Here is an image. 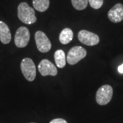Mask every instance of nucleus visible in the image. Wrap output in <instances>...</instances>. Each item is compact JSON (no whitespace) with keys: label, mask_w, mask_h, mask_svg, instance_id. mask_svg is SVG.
<instances>
[{"label":"nucleus","mask_w":123,"mask_h":123,"mask_svg":"<svg viewBox=\"0 0 123 123\" xmlns=\"http://www.w3.org/2000/svg\"><path fill=\"white\" fill-rule=\"evenodd\" d=\"M18 17L21 21L27 25L33 24L36 21L34 10L26 2H22L18 6Z\"/></svg>","instance_id":"nucleus-1"},{"label":"nucleus","mask_w":123,"mask_h":123,"mask_svg":"<svg viewBox=\"0 0 123 123\" xmlns=\"http://www.w3.org/2000/svg\"><path fill=\"white\" fill-rule=\"evenodd\" d=\"M21 69L25 78L29 81H33L36 76V65L30 58H24L21 63Z\"/></svg>","instance_id":"nucleus-2"},{"label":"nucleus","mask_w":123,"mask_h":123,"mask_svg":"<svg viewBox=\"0 0 123 123\" xmlns=\"http://www.w3.org/2000/svg\"><path fill=\"white\" fill-rule=\"evenodd\" d=\"M113 96V88L110 85H103L98 89L96 94V101L100 105L109 103Z\"/></svg>","instance_id":"nucleus-3"},{"label":"nucleus","mask_w":123,"mask_h":123,"mask_svg":"<svg viewBox=\"0 0 123 123\" xmlns=\"http://www.w3.org/2000/svg\"><path fill=\"white\" fill-rule=\"evenodd\" d=\"M87 55L86 50L80 46H75L67 54L66 61L70 65H75L80 60L84 59Z\"/></svg>","instance_id":"nucleus-4"},{"label":"nucleus","mask_w":123,"mask_h":123,"mask_svg":"<svg viewBox=\"0 0 123 123\" xmlns=\"http://www.w3.org/2000/svg\"><path fill=\"white\" fill-rule=\"evenodd\" d=\"M30 33L26 27H20L17 29L14 36V43L18 48H24L29 43Z\"/></svg>","instance_id":"nucleus-5"},{"label":"nucleus","mask_w":123,"mask_h":123,"mask_svg":"<svg viewBox=\"0 0 123 123\" xmlns=\"http://www.w3.org/2000/svg\"><path fill=\"white\" fill-rule=\"evenodd\" d=\"M35 41L37 49L41 53H47L51 50V41L43 31H37L36 32Z\"/></svg>","instance_id":"nucleus-6"},{"label":"nucleus","mask_w":123,"mask_h":123,"mask_svg":"<svg viewBox=\"0 0 123 123\" xmlns=\"http://www.w3.org/2000/svg\"><path fill=\"white\" fill-rule=\"evenodd\" d=\"M79 40L87 46H94L99 43V37L94 33L87 30H81L78 33Z\"/></svg>","instance_id":"nucleus-7"},{"label":"nucleus","mask_w":123,"mask_h":123,"mask_svg":"<svg viewBox=\"0 0 123 123\" xmlns=\"http://www.w3.org/2000/svg\"><path fill=\"white\" fill-rule=\"evenodd\" d=\"M38 68L41 75L44 77L47 75L55 76L57 74V68L51 62L47 59H44L40 62Z\"/></svg>","instance_id":"nucleus-8"},{"label":"nucleus","mask_w":123,"mask_h":123,"mask_svg":"<svg viewBox=\"0 0 123 123\" xmlns=\"http://www.w3.org/2000/svg\"><path fill=\"white\" fill-rule=\"evenodd\" d=\"M110 21L115 23L121 22L123 20V5L117 4L110 9L107 13Z\"/></svg>","instance_id":"nucleus-9"},{"label":"nucleus","mask_w":123,"mask_h":123,"mask_svg":"<svg viewBox=\"0 0 123 123\" xmlns=\"http://www.w3.org/2000/svg\"><path fill=\"white\" fill-rule=\"evenodd\" d=\"M12 36L8 26L3 21H0V41L6 44L11 41Z\"/></svg>","instance_id":"nucleus-10"},{"label":"nucleus","mask_w":123,"mask_h":123,"mask_svg":"<svg viewBox=\"0 0 123 123\" xmlns=\"http://www.w3.org/2000/svg\"><path fill=\"white\" fill-rule=\"evenodd\" d=\"M73 38V32L70 28H65L62 31L59 36V40L62 44H68Z\"/></svg>","instance_id":"nucleus-11"},{"label":"nucleus","mask_w":123,"mask_h":123,"mask_svg":"<svg viewBox=\"0 0 123 123\" xmlns=\"http://www.w3.org/2000/svg\"><path fill=\"white\" fill-rule=\"evenodd\" d=\"M54 59L58 68H62L66 66V55L63 50H57L54 53Z\"/></svg>","instance_id":"nucleus-12"},{"label":"nucleus","mask_w":123,"mask_h":123,"mask_svg":"<svg viewBox=\"0 0 123 123\" xmlns=\"http://www.w3.org/2000/svg\"><path fill=\"white\" fill-rule=\"evenodd\" d=\"M32 4L34 9L43 12L49 8L50 1L49 0H33Z\"/></svg>","instance_id":"nucleus-13"},{"label":"nucleus","mask_w":123,"mask_h":123,"mask_svg":"<svg viewBox=\"0 0 123 123\" xmlns=\"http://www.w3.org/2000/svg\"><path fill=\"white\" fill-rule=\"evenodd\" d=\"M73 6L77 10H83L87 7L88 0H71Z\"/></svg>","instance_id":"nucleus-14"},{"label":"nucleus","mask_w":123,"mask_h":123,"mask_svg":"<svg viewBox=\"0 0 123 123\" xmlns=\"http://www.w3.org/2000/svg\"><path fill=\"white\" fill-rule=\"evenodd\" d=\"M88 3L94 9H99L103 4V0H88Z\"/></svg>","instance_id":"nucleus-15"},{"label":"nucleus","mask_w":123,"mask_h":123,"mask_svg":"<svg viewBox=\"0 0 123 123\" xmlns=\"http://www.w3.org/2000/svg\"><path fill=\"white\" fill-rule=\"evenodd\" d=\"M49 123H68L63 118H55L52 120Z\"/></svg>","instance_id":"nucleus-16"},{"label":"nucleus","mask_w":123,"mask_h":123,"mask_svg":"<svg viewBox=\"0 0 123 123\" xmlns=\"http://www.w3.org/2000/svg\"><path fill=\"white\" fill-rule=\"evenodd\" d=\"M118 72L120 73L123 74V64L118 66Z\"/></svg>","instance_id":"nucleus-17"},{"label":"nucleus","mask_w":123,"mask_h":123,"mask_svg":"<svg viewBox=\"0 0 123 123\" xmlns=\"http://www.w3.org/2000/svg\"></svg>","instance_id":"nucleus-18"}]
</instances>
